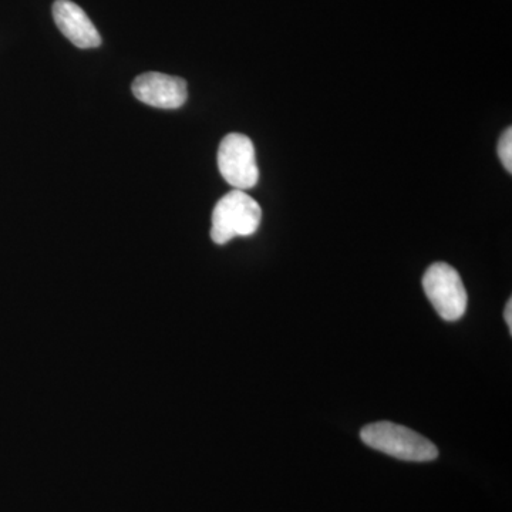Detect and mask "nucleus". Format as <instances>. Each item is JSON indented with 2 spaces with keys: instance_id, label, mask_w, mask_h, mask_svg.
I'll use <instances>...</instances> for the list:
<instances>
[{
  "instance_id": "3",
  "label": "nucleus",
  "mask_w": 512,
  "mask_h": 512,
  "mask_svg": "<svg viewBox=\"0 0 512 512\" xmlns=\"http://www.w3.org/2000/svg\"><path fill=\"white\" fill-rule=\"evenodd\" d=\"M423 289L441 318L454 322L466 313L468 296L463 279L453 266L436 262L423 276Z\"/></svg>"
},
{
  "instance_id": "2",
  "label": "nucleus",
  "mask_w": 512,
  "mask_h": 512,
  "mask_svg": "<svg viewBox=\"0 0 512 512\" xmlns=\"http://www.w3.org/2000/svg\"><path fill=\"white\" fill-rule=\"evenodd\" d=\"M261 220V207L251 195L241 190L228 192L212 212V241L224 245L237 237H251L258 231Z\"/></svg>"
},
{
  "instance_id": "4",
  "label": "nucleus",
  "mask_w": 512,
  "mask_h": 512,
  "mask_svg": "<svg viewBox=\"0 0 512 512\" xmlns=\"http://www.w3.org/2000/svg\"><path fill=\"white\" fill-rule=\"evenodd\" d=\"M218 168L234 190L254 188L258 184L259 170L251 138L239 133L225 136L218 148Z\"/></svg>"
},
{
  "instance_id": "1",
  "label": "nucleus",
  "mask_w": 512,
  "mask_h": 512,
  "mask_svg": "<svg viewBox=\"0 0 512 512\" xmlns=\"http://www.w3.org/2000/svg\"><path fill=\"white\" fill-rule=\"evenodd\" d=\"M360 437L366 446L399 460L427 463L439 457V448L426 437L390 421L369 424Z\"/></svg>"
},
{
  "instance_id": "6",
  "label": "nucleus",
  "mask_w": 512,
  "mask_h": 512,
  "mask_svg": "<svg viewBox=\"0 0 512 512\" xmlns=\"http://www.w3.org/2000/svg\"><path fill=\"white\" fill-rule=\"evenodd\" d=\"M53 18L57 28L74 46L80 49H94L101 45L99 30L93 25L87 13L72 0H56L53 3Z\"/></svg>"
},
{
  "instance_id": "5",
  "label": "nucleus",
  "mask_w": 512,
  "mask_h": 512,
  "mask_svg": "<svg viewBox=\"0 0 512 512\" xmlns=\"http://www.w3.org/2000/svg\"><path fill=\"white\" fill-rule=\"evenodd\" d=\"M134 97L156 109L175 110L187 101V83L181 77L163 73H146L133 82Z\"/></svg>"
},
{
  "instance_id": "8",
  "label": "nucleus",
  "mask_w": 512,
  "mask_h": 512,
  "mask_svg": "<svg viewBox=\"0 0 512 512\" xmlns=\"http://www.w3.org/2000/svg\"><path fill=\"white\" fill-rule=\"evenodd\" d=\"M504 318L512 335V299H510V301L507 302V306H505Z\"/></svg>"
},
{
  "instance_id": "7",
  "label": "nucleus",
  "mask_w": 512,
  "mask_h": 512,
  "mask_svg": "<svg viewBox=\"0 0 512 512\" xmlns=\"http://www.w3.org/2000/svg\"><path fill=\"white\" fill-rule=\"evenodd\" d=\"M498 156L505 170L512 173V128L508 127L498 141Z\"/></svg>"
}]
</instances>
